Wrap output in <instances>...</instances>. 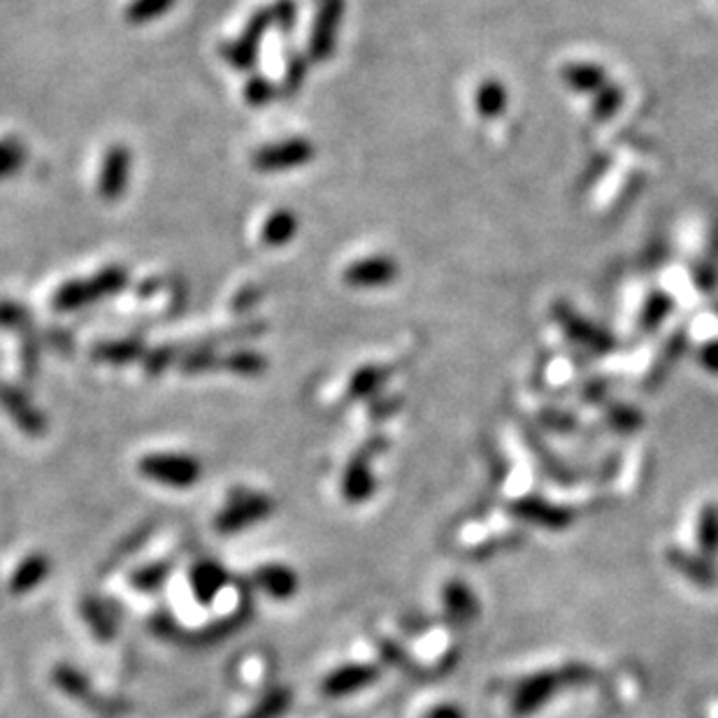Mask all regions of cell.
I'll return each instance as SVG.
<instances>
[{
  "label": "cell",
  "mask_w": 718,
  "mask_h": 718,
  "mask_svg": "<svg viewBox=\"0 0 718 718\" xmlns=\"http://www.w3.org/2000/svg\"><path fill=\"white\" fill-rule=\"evenodd\" d=\"M140 474L168 489H191L198 484L202 466L189 454H150L140 458Z\"/></svg>",
  "instance_id": "cell-1"
},
{
  "label": "cell",
  "mask_w": 718,
  "mask_h": 718,
  "mask_svg": "<svg viewBox=\"0 0 718 718\" xmlns=\"http://www.w3.org/2000/svg\"><path fill=\"white\" fill-rule=\"evenodd\" d=\"M344 5L346 0H317L315 22H311L307 43V57L315 63L328 61L336 54Z\"/></svg>",
  "instance_id": "cell-2"
},
{
  "label": "cell",
  "mask_w": 718,
  "mask_h": 718,
  "mask_svg": "<svg viewBox=\"0 0 718 718\" xmlns=\"http://www.w3.org/2000/svg\"><path fill=\"white\" fill-rule=\"evenodd\" d=\"M272 514V501L263 493L239 491L226 503V507L216 514V530L224 535H233L237 530H245L254 523L266 521Z\"/></svg>",
  "instance_id": "cell-3"
},
{
  "label": "cell",
  "mask_w": 718,
  "mask_h": 718,
  "mask_svg": "<svg viewBox=\"0 0 718 718\" xmlns=\"http://www.w3.org/2000/svg\"><path fill=\"white\" fill-rule=\"evenodd\" d=\"M317 156V150L305 138H291L274 144H266L256 150L251 156V165L259 173H286L303 168L305 163Z\"/></svg>",
  "instance_id": "cell-4"
},
{
  "label": "cell",
  "mask_w": 718,
  "mask_h": 718,
  "mask_svg": "<svg viewBox=\"0 0 718 718\" xmlns=\"http://www.w3.org/2000/svg\"><path fill=\"white\" fill-rule=\"evenodd\" d=\"M554 319L561 323V328L565 330V336L573 340L575 344L584 346L588 354L607 356L616 349V340L610 333H607V330H602L596 323L584 319L579 311H575L573 307H567L565 303L554 305Z\"/></svg>",
  "instance_id": "cell-5"
},
{
  "label": "cell",
  "mask_w": 718,
  "mask_h": 718,
  "mask_svg": "<svg viewBox=\"0 0 718 718\" xmlns=\"http://www.w3.org/2000/svg\"><path fill=\"white\" fill-rule=\"evenodd\" d=\"M270 26H274L270 8L254 12L249 16V22H247L243 35H239L237 40H233L224 47V59L237 70L254 68L256 57H259V45H261L263 35L268 33Z\"/></svg>",
  "instance_id": "cell-6"
},
{
  "label": "cell",
  "mask_w": 718,
  "mask_h": 718,
  "mask_svg": "<svg viewBox=\"0 0 718 718\" xmlns=\"http://www.w3.org/2000/svg\"><path fill=\"white\" fill-rule=\"evenodd\" d=\"M133 170V154L126 144H113L103 156L101 175H98V193L103 200H117L128 189Z\"/></svg>",
  "instance_id": "cell-7"
},
{
  "label": "cell",
  "mask_w": 718,
  "mask_h": 718,
  "mask_svg": "<svg viewBox=\"0 0 718 718\" xmlns=\"http://www.w3.org/2000/svg\"><path fill=\"white\" fill-rule=\"evenodd\" d=\"M0 408L16 423V428L31 437H40L47 433V419L35 408L31 398L12 384H0Z\"/></svg>",
  "instance_id": "cell-8"
},
{
  "label": "cell",
  "mask_w": 718,
  "mask_h": 718,
  "mask_svg": "<svg viewBox=\"0 0 718 718\" xmlns=\"http://www.w3.org/2000/svg\"><path fill=\"white\" fill-rule=\"evenodd\" d=\"M398 272L400 268L391 256H367V259L349 266L342 274V280L354 289H377L393 284L398 280Z\"/></svg>",
  "instance_id": "cell-9"
},
{
  "label": "cell",
  "mask_w": 718,
  "mask_h": 718,
  "mask_svg": "<svg viewBox=\"0 0 718 718\" xmlns=\"http://www.w3.org/2000/svg\"><path fill=\"white\" fill-rule=\"evenodd\" d=\"M381 439L373 442L370 447H365L352 463L346 466L342 476V493L349 503H365L375 493V476L370 470V458L373 454L381 451Z\"/></svg>",
  "instance_id": "cell-10"
},
{
  "label": "cell",
  "mask_w": 718,
  "mask_h": 718,
  "mask_svg": "<svg viewBox=\"0 0 718 718\" xmlns=\"http://www.w3.org/2000/svg\"><path fill=\"white\" fill-rule=\"evenodd\" d=\"M558 681L561 676L554 672H540L528 676L519 686L517 695H514V714L530 716L540 711L549 703L551 695L558 691Z\"/></svg>",
  "instance_id": "cell-11"
},
{
  "label": "cell",
  "mask_w": 718,
  "mask_h": 718,
  "mask_svg": "<svg viewBox=\"0 0 718 718\" xmlns=\"http://www.w3.org/2000/svg\"><path fill=\"white\" fill-rule=\"evenodd\" d=\"M379 670L375 666H361V662H352V666H342L330 672L323 681V693L330 697H344L367 688L377 681Z\"/></svg>",
  "instance_id": "cell-12"
},
{
  "label": "cell",
  "mask_w": 718,
  "mask_h": 718,
  "mask_svg": "<svg viewBox=\"0 0 718 718\" xmlns=\"http://www.w3.org/2000/svg\"><path fill=\"white\" fill-rule=\"evenodd\" d=\"M511 509L523 521L538 523V526L549 528V530H563V528H567L569 523H573V511L565 509V507H558V505H551L542 498L517 501L511 505Z\"/></svg>",
  "instance_id": "cell-13"
},
{
  "label": "cell",
  "mask_w": 718,
  "mask_h": 718,
  "mask_svg": "<svg viewBox=\"0 0 718 718\" xmlns=\"http://www.w3.org/2000/svg\"><path fill=\"white\" fill-rule=\"evenodd\" d=\"M256 586L272 600H289L298 591V575L286 565L270 563L256 573Z\"/></svg>",
  "instance_id": "cell-14"
},
{
  "label": "cell",
  "mask_w": 718,
  "mask_h": 718,
  "mask_svg": "<svg viewBox=\"0 0 718 718\" xmlns=\"http://www.w3.org/2000/svg\"><path fill=\"white\" fill-rule=\"evenodd\" d=\"M189 581L196 600L202 604H210L221 593V588L228 584V573L214 561H200L191 567Z\"/></svg>",
  "instance_id": "cell-15"
},
{
  "label": "cell",
  "mask_w": 718,
  "mask_h": 718,
  "mask_svg": "<svg viewBox=\"0 0 718 718\" xmlns=\"http://www.w3.org/2000/svg\"><path fill=\"white\" fill-rule=\"evenodd\" d=\"M561 78L567 89L586 96H596L598 91L610 84V80H607V70L598 63H567L561 70Z\"/></svg>",
  "instance_id": "cell-16"
},
{
  "label": "cell",
  "mask_w": 718,
  "mask_h": 718,
  "mask_svg": "<svg viewBox=\"0 0 718 718\" xmlns=\"http://www.w3.org/2000/svg\"><path fill=\"white\" fill-rule=\"evenodd\" d=\"M49 575V561L45 554H31L14 569L10 579L12 596H26L33 588H38Z\"/></svg>",
  "instance_id": "cell-17"
},
{
  "label": "cell",
  "mask_w": 718,
  "mask_h": 718,
  "mask_svg": "<svg viewBox=\"0 0 718 718\" xmlns=\"http://www.w3.org/2000/svg\"><path fill=\"white\" fill-rule=\"evenodd\" d=\"M509 103L507 86L501 80H484L474 91V109L482 119H498Z\"/></svg>",
  "instance_id": "cell-18"
},
{
  "label": "cell",
  "mask_w": 718,
  "mask_h": 718,
  "mask_svg": "<svg viewBox=\"0 0 718 718\" xmlns=\"http://www.w3.org/2000/svg\"><path fill=\"white\" fill-rule=\"evenodd\" d=\"M668 558L679 569V573L684 577H688L691 581H695L699 586H714L716 584V569H714L709 558L686 554V551H681V549H672L668 554Z\"/></svg>",
  "instance_id": "cell-19"
},
{
  "label": "cell",
  "mask_w": 718,
  "mask_h": 718,
  "mask_svg": "<svg viewBox=\"0 0 718 718\" xmlns=\"http://www.w3.org/2000/svg\"><path fill=\"white\" fill-rule=\"evenodd\" d=\"M442 600H445V607L451 619L456 621H472L479 612V604L474 593L463 581H451L447 584L445 591H442Z\"/></svg>",
  "instance_id": "cell-20"
},
{
  "label": "cell",
  "mask_w": 718,
  "mask_h": 718,
  "mask_svg": "<svg viewBox=\"0 0 718 718\" xmlns=\"http://www.w3.org/2000/svg\"><path fill=\"white\" fill-rule=\"evenodd\" d=\"M144 344L138 338H126V340H113V342H101L94 346V358L105 361V363H115V365H126L133 363L144 356Z\"/></svg>",
  "instance_id": "cell-21"
},
{
  "label": "cell",
  "mask_w": 718,
  "mask_h": 718,
  "mask_svg": "<svg viewBox=\"0 0 718 718\" xmlns=\"http://www.w3.org/2000/svg\"><path fill=\"white\" fill-rule=\"evenodd\" d=\"M296 233H298V216L289 210H278L268 216L261 237L268 247H284L291 243Z\"/></svg>",
  "instance_id": "cell-22"
},
{
  "label": "cell",
  "mask_w": 718,
  "mask_h": 718,
  "mask_svg": "<svg viewBox=\"0 0 718 718\" xmlns=\"http://www.w3.org/2000/svg\"><path fill=\"white\" fill-rule=\"evenodd\" d=\"M94 301H96V296H94V289H91L89 280H70V282L61 284L57 289V293H54L51 305L59 311H75Z\"/></svg>",
  "instance_id": "cell-23"
},
{
  "label": "cell",
  "mask_w": 718,
  "mask_h": 718,
  "mask_svg": "<svg viewBox=\"0 0 718 718\" xmlns=\"http://www.w3.org/2000/svg\"><path fill=\"white\" fill-rule=\"evenodd\" d=\"M386 379H389V370H386V367H377V365L361 367V370L352 377V381H349V396L354 400L370 398L381 389V384Z\"/></svg>",
  "instance_id": "cell-24"
},
{
  "label": "cell",
  "mask_w": 718,
  "mask_h": 718,
  "mask_svg": "<svg viewBox=\"0 0 718 718\" xmlns=\"http://www.w3.org/2000/svg\"><path fill=\"white\" fill-rule=\"evenodd\" d=\"M177 0H133L131 5L126 8V22L133 26L142 24H152L161 20L163 14H168L175 8Z\"/></svg>",
  "instance_id": "cell-25"
},
{
  "label": "cell",
  "mask_w": 718,
  "mask_h": 718,
  "mask_svg": "<svg viewBox=\"0 0 718 718\" xmlns=\"http://www.w3.org/2000/svg\"><path fill=\"white\" fill-rule=\"evenodd\" d=\"M697 544L705 558L718 554V507L705 505L697 521Z\"/></svg>",
  "instance_id": "cell-26"
},
{
  "label": "cell",
  "mask_w": 718,
  "mask_h": 718,
  "mask_svg": "<svg viewBox=\"0 0 718 718\" xmlns=\"http://www.w3.org/2000/svg\"><path fill=\"white\" fill-rule=\"evenodd\" d=\"M672 307H674V301L668 296V293L654 291L651 296L647 298V303H644L642 317H639V328L644 330V333H651V330H656L662 321L670 317Z\"/></svg>",
  "instance_id": "cell-27"
},
{
  "label": "cell",
  "mask_w": 718,
  "mask_h": 718,
  "mask_svg": "<svg viewBox=\"0 0 718 718\" xmlns=\"http://www.w3.org/2000/svg\"><path fill=\"white\" fill-rule=\"evenodd\" d=\"M716 280H718V224H714V228H711L707 254L695 268V284L699 291H709V289H714Z\"/></svg>",
  "instance_id": "cell-28"
},
{
  "label": "cell",
  "mask_w": 718,
  "mask_h": 718,
  "mask_svg": "<svg viewBox=\"0 0 718 718\" xmlns=\"http://www.w3.org/2000/svg\"><path fill=\"white\" fill-rule=\"evenodd\" d=\"M226 370L239 377H259L268 367V361L259 352H249V349H239V352H233L226 361Z\"/></svg>",
  "instance_id": "cell-29"
},
{
  "label": "cell",
  "mask_w": 718,
  "mask_h": 718,
  "mask_svg": "<svg viewBox=\"0 0 718 718\" xmlns=\"http://www.w3.org/2000/svg\"><path fill=\"white\" fill-rule=\"evenodd\" d=\"M89 282H91V289H94L96 301L109 298V296H115V293H119L126 286L128 272L119 266H109V268H103L101 272H96Z\"/></svg>",
  "instance_id": "cell-30"
},
{
  "label": "cell",
  "mask_w": 718,
  "mask_h": 718,
  "mask_svg": "<svg viewBox=\"0 0 718 718\" xmlns=\"http://www.w3.org/2000/svg\"><path fill=\"white\" fill-rule=\"evenodd\" d=\"M686 344H688V340H686L684 333H676V336L670 340V344H666V349H662L660 358H658L656 365H654L651 377L647 379V386H649V384H651V386H658L662 379H666V375L670 373V367L679 361V356H681V352H684V349H686Z\"/></svg>",
  "instance_id": "cell-31"
},
{
  "label": "cell",
  "mask_w": 718,
  "mask_h": 718,
  "mask_svg": "<svg viewBox=\"0 0 718 718\" xmlns=\"http://www.w3.org/2000/svg\"><path fill=\"white\" fill-rule=\"evenodd\" d=\"M621 105H623V89L619 84H607L593 96L591 115L596 121H607L619 113Z\"/></svg>",
  "instance_id": "cell-32"
},
{
  "label": "cell",
  "mask_w": 718,
  "mask_h": 718,
  "mask_svg": "<svg viewBox=\"0 0 718 718\" xmlns=\"http://www.w3.org/2000/svg\"><path fill=\"white\" fill-rule=\"evenodd\" d=\"M216 354H214V349L212 346H196V349H189V352H184L181 354V361H179V367H181V373L184 375H200V373H208L212 370V367L216 365Z\"/></svg>",
  "instance_id": "cell-33"
},
{
  "label": "cell",
  "mask_w": 718,
  "mask_h": 718,
  "mask_svg": "<svg viewBox=\"0 0 718 718\" xmlns=\"http://www.w3.org/2000/svg\"><path fill=\"white\" fill-rule=\"evenodd\" d=\"M51 679L57 681V686L70 695V697H75V699H84L89 695V681L82 672H78L75 668H70V666H59L57 670H54Z\"/></svg>",
  "instance_id": "cell-34"
},
{
  "label": "cell",
  "mask_w": 718,
  "mask_h": 718,
  "mask_svg": "<svg viewBox=\"0 0 718 718\" xmlns=\"http://www.w3.org/2000/svg\"><path fill=\"white\" fill-rule=\"evenodd\" d=\"M0 328L16 330V333H31V315L20 303L0 301Z\"/></svg>",
  "instance_id": "cell-35"
},
{
  "label": "cell",
  "mask_w": 718,
  "mask_h": 718,
  "mask_svg": "<svg viewBox=\"0 0 718 718\" xmlns=\"http://www.w3.org/2000/svg\"><path fill=\"white\" fill-rule=\"evenodd\" d=\"M26 163V152L20 142L0 140V179L20 173Z\"/></svg>",
  "instance_id": "cell-36"
},
{
  "label": "cell",
  "mask_w": 718,
  "mask_h": 718,
  "mask_svg": "<svg viewBox=\"0 0 718 718\" xmlns=\"http://www.w3.org/2000/svg\"><path fill=\"white\" fill-rule=\"evenodd\" d=\"M291 703V693L286 688H272L261 705L247 714V718H280Z\"/></svg>",
  "instance_id": "cell-37"
},
{
  "label": "cell",
  "mask_w": 718,
  "mask_h": 718,
  "mask_svg": "<svg viewBox=\"0 0 718 718\" xmlns=\"http://www.w3.org/2000/svg\"><path fill=\"white\" fill-rule=\"evenodd\" d=\"M168 577H170V565L156 563L138 569L131 581L136 588H140V591H158V588L168 581Z\"/></svg>",
  "instance_id": "cell-38"
},
{
  "label": "cell",
  "mask_w": 718,
  "mask_h": 718,
  "mask_svg": "<svg viewBox=\"0 0 718 718\" xmlns=\"http://www.w3.org/2000/svg\"><path fill=\"white\" fill-rule=\"evenodd\" d=\"M307 75V61L303 54L298 51H289L286 59V75H284V89L286 94H296V91L303 86Z\"/></svg>",
  "instance_id": "cell-39"
},
{
  "label": "cell",
  "mask_w": 718,
  "mask_h": 718,
  "mask_svg": "<svg viewBox=\"0 0 718 718\" xmlns=\"http://www.w3.org/2000/svg\"><path fill=\"white\" fill-rule=\"evenodd\" d=\"M274 96H278V89H274V84L270 80H266L263 75H254L245 86V98L249 105H256V107L268 105Z\"/></svg>",
  "instance_id": "cell-40"
},
{
  "label": "cell",
  "mask_w": 718,
  "mask_h": 718,
  "mask_svg": "<svg viewBox=\"0 0 718 718\" xmlns=\"http://www.w3.org/2000/svg\"><path fill=\"white\" fill-rule=\"evenodd\" d=\"M270 12H272V24L282 28L284 33H289L298 22L296 0H274L270 5Z\"/></svg>",
  "instance_id": "cell-41"
},
{
  "label": "cell",
  "mask_w": 718,
  "mask_h": 718,
  "mask_svg": "<svg viewBox=\"0 0 718 718\" xmlns=\"http://www.w3.org/2000/svg\"><path fill=\"white\" fill-rule=\"evenodd\" d=\"M84 616L91 623V628H94L101 637H113L115 633V623L109 619V614L103 610L98 602H86L84 604Z\"/></svg>",
  "instance_id": "cell-42"
},
{
  "label": "cell",
  "mask_w": 718,
  "mask_h": 718,
  "mask_svg": "<svg viewBox=\"0 0 718 718\" xmlns=\"http://www.w3.org/2000/svg\"><path fill=\"white\" fill-rule=\"evenodd\" d=\"M177 358V352H175V349L173 346H158V349H154V352H146L144 354V367H146V375H152V377H156V375H161L163 370H165V367H168L173 361Z\"/></svg>",
  "instance_id": "cell-43"
},
{
  "label": "cell",
  "mask_w": 718,
  "mask_h": 718,
  "mask_svg": "<svg viewBox=\"0 0 718 718\" xmlns=\"http://www.w3.org/2000/svg\"><path fill=\"white\" fill-rule=\"evenodd\" d=\"M610 421H612L614 428H619L623 433H631V431H637L639 428L642 416L633 408H625V404H616V408L610 410Z\"/></svg>",
  "instance_id": "cell-44"
},
{
  "label": "cell",
  "mask_w": 718,
  "mask_h": 718,
  "mask_svg": "<svg viewBox=\"0 0 718 718\" xmlns=\"http://www.w3.org/2000/svg\"><path fill=\"white\" fill-rule=\"evenodd\" d=\"M699 363L705 365L707 373L718 375V340L699 349Z\"/></svg>",
  "instance_id": "cell-45"
},
{
  "label": "cell",
  "mask_w": 718,
  "mask_h": 718,
  "mask_svg": "<svg viewBox=\"0 0 718 718\" xmlns=\"http://www.w3.org/2000/svg\"><path fill=\"white\" fill-rule=\"evenodd\" d=\"M426 718H466V714H463V709H460V707L447 703V705H437L435 709H431L426 714Z\"/></svg>",
  "instance_id": "cell-46"
}]
</instances>
